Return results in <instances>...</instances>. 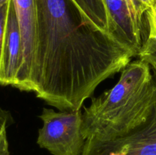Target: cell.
Masks as SVG:
<instances>
[{
    "label": "cell",
    "mask_w": 156,
    "mask_h": 155,
    "mask_svg": "<svg viewBox=\"0 0 156 155\" xmlns=\"http://www.w3.org/2000/svg\"><path fill=\"white\" fill-rule=\"evenodd\" d=\"M36 47L30 92L59 110L81 109L97 87L135 53L97 28L73 0H35Z\"/></svg>",
    "instance_id": "cell-1"
},
{
    "label": "cell",
    "mask_w": 156,
    "mask_h": 155,
    "mask_svg": "<svg viewBox=\"0 0 156 155\" xmlns=\"http://www.w3.org/2000/svg\"><path fill=\"white\" fill-rule=\"evenodd\" d=\"M156 99L151 66L142 59L130 62L118 82L98 97L82 112L85 140L110 141L123 136L149 116Z\"/></svg>",
    "instance_id": "cell-2"
},
{
    "label": "cell",
    "mask_w": 156,
    "mask_h": 155,
    "mask_svg": "<svg viewBox=\"0 0 156 155\" xmlns=\"http://www.w3.org/2000/svg\"><path fill=\"white\" fill-rule=\"evenodd\" d=\"M43 126L37 143L53 155H80L85 144L82 133V112L44 108L39 115Z\"/></svg>",
    "instance_id": "cell-3"
},
{
    "label": "cell",
    "mask_w": 156,
    "mask_h": 155,
    "mask_svg": "<svg viewBox=\"0 0 156 155\" xmlns=\"http://www.w3.org/2000/svg\"><path fill=\"white\" fill-rule=\"evenodd\" d=\"M151 70L156 86V67L151 66ZM80 155H156V99L142 124L115 139H87Z\"/></svg>",
    "instance_id": "cell-4"
},
{
    "label": "cell",
    "mask_w": 156,
    "mask_h": 155,
    "mask_svg": "<svg viewBox=\"0 0 156 155\" xmlns=\"http://www.w3.org/2000/svg\"><path fill=\"white\" fill-rule=\"evenodd\" d=\"M21 34V56L14 88L30 92L36 47L37 9L35 0H12Z\"/></svg>",
    "instance_id": "cell-5"
},
{
    "label": "cell",
    "mask_w": 156,
    "mask_h": 155,
    "mask_svg": "<svg viewBox=\"0 0 156 155\" xmlns=\"http://www.w3.org/2000/svg\"><path fill=\"white\" fill-rule=\"evenodd\" d=\"M21 34L13 1L9 0L0 57V84L15 83L21 56Z\"/></svg>",
    "instance_id": "cell-6"
},
{
    "label": "cell",
    "mask_w": 156,
    "mask_h": 155,
    "mask_svg": "<svg viewBox=\"0 0 156 155\" xmlns=\"http://www.w3.org/2000/svg\"><path fill=\"white\" fill-rule=\"evenodd\" d=\"M73 1L79 8L84 17L89 22H91L97 28L110 33L109 17H108L105 0H73Z\"/></svg>",
    "instance_id": "cell-7"
},
{
    "label": "cell",
    "mask_w": 156,
    "mask_h": 155,
    "mask_svg": "<svg viewBox=\"0 0 156 155\" xmlns=\"http://www.w3.org/2000/svg\"><path fill=\"white\" fill-rule=\"evenodd\" d=\"M10 115L0 108V155H10L7 138V128Z\"/></svg>",
    "instance_id": "cell-8"
},
{
    "label": "cell",
    "mask_w": 156,
    "mask_h": 155,
    "mask_svg": "<svg viewBox=\"0 0 156 155\" xmlns=\"http://www.w3.org/2000/svg\"><path fill=\"white\" fill-rule=\"evenodd\" d=\"M138 56L140 59L149 63L150 66L156 67V40L147 38L143 43Z\"/></svg>",
    "instance_id": "cell-9"
},
{
    "label": "cell",
    "mask_w": 156,
    "mask_h": 155,
    "mask_svg": "<svg viewBox=\"0 0 156 155\" xmlns=\"http://www.w3.org/2000/svg\"><path fill=\"white\" fill-rule=\"evenodd\" d=\"M145 15L149 26L148 38L156 40V0H152V5Z\"/></svg>",
    "instance_id": "cell-10"
},
{
    "label": "cell",
    "mask_w": 156,
    "mask_h": 155,
    "mask_svg": "<svg viewBox=\"0 0 156 155\" xmlns=\"http://www.w3.org/2000/svg\"><path fill=\"white\" fill-rule=\"evenodd\" d=\"M8 6H9V2L2 5H0V57H1L2 46L5 26L6 17H7Z\"/></svg>",
    "instance_id": "cell-11"
},
{
    "label": "cell",
    "mask_w": 156,
    "mask_h": 155,
    "mask_svg": "<svg viewBox=\"0 0 156 155\" xmlns=\"http://www.w3.org/2000/svg\"><path fill=\"white\" fill-rule=\"evenodd\" d=\"M134 2L140 15L144 16L146 11L149 9L152 5V0H134Z\"/></svg>",
    "instance_id": "cell-12"
},
{
    "label": "cell",
    "mask_w": 156,
    "mask_h": 155,
    "mask_svg": "<svg viewBox=\"0 0 156 155\" xmlns=\"http://www.w3.org/2000/svg\"><path fill=\"white\" fill-rule=\"evenodd\" d=\"M9 2V0H0V5H2L5 4Z\"/></svg>",
    "instance_id": "cell-13"
}]
</instances>
